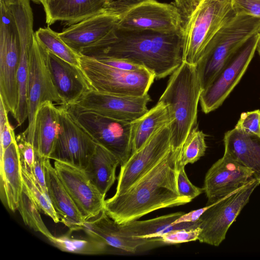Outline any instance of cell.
<instances>
[{"label":"cell","mask_w":260,"mask_h":260,"mask_svg":"<svg viewBox=\"0 0 260 260\" xmlns=\"http://www.w3.org/2000/svg\"><path fill=\"white\" fill-rule=\"evenodd\" d=\"M259 184L260 179H255L212 204L198 220L201 232L198 240L219 246L225 239L231 225L249 202L252 193Z\"/></svg>","instance_id":"cell-9"},{"label":"cell","mask_w":260,"mask_h":260,"mask_svg":"<svg viewBox=\"0 0 260 260\" xmlns=\"http://www.w3.org/2000/svg\"><path fill=\"white\" fill-rule=\"evenodd\" d=\"M17 210L27 226L35 232L41 233L49 240L53 237L43 222L39 209L23 189Z\"/></svg>","instance_id":"cell-34"},{"label":"cell","mask_w":260,"mask_h":260,"mask_svg":"<svg viewBox=\"0 0 260 260\" xmlns=\"http://www.w3.org/2000/svg\"><path fill=\"white\" fill-rule=\"evenodd\" d=\"M54 167L65 189L86 221L104 209L105 197L92 183L84 170L54 160Z\"/></svg>","instance_id":"cell-18"},{"label":"cell","mask_w":260,"mask_h":260,"mask_svg":"<svg viewBox=\"0 0 260 260\" xmlns=\"http://www.w3.org/2000/svg\"><path fill=\"white\" fill-rule=\"evenodd\" d=\"M86 235V237H74L69 231L63 235L53 236L49 241L59 250L67 252L96 255L106 253L108 251L109 245L103 241Z\"/></svg>","instance_id":"cell-30"},{"label":"cell","mask_w":260,"mask_h":260,"mask_svg":"<svg viewBox=\"0 0 260 260\" xmlns=\"http://www.w3.org/2000/svg\"><path fill=\"white\" fill-rule=\"evenodd\" d=\"M59 128V109L50 101L43 103L36 116L34 147L36 153L49 158Z\"/></svg>","instance_id":"cell-26"},{"label":"cell","mask_w":260,"mask_h":260,"mask_svg":"<svg viewBox=\"0 0 260 260\" xmlns=\"http://www.w3.org/2000/svg\"><path fill=\"white\" fill-rule=\"evenodd\" d=\"M151 99L143 96H126L99 92L91 89L76 104L81 110L91 111L117 120L132 122L145 114Z\"/></svg>","instance_id":"cell-16"},{"label":"cell","mask_w":260,"mask_h":260,"mask_svg":"<svg viewBox=\"0 0 260 260\" xmlns=\"http://www.w3.org/2000/svg\"><path fill=\"white\" fill-rule=\"evenodd\" d=\"M45 157L36 153L32 169V176L36 183L46 193L47 187L46 181L44 160ZM48 194V193H47Z\"/></svg>","instance_id":"cell-41"},{"label":"cell","mask_w":260,"mask_h":260,"mask_svg":"<svg viewBox=\"0 0 260 260\" xmlns=\"http://www.w3.org/2000/svg\"><path fill=\"white\" fill-rule=\"evenodd\" d=\"M237 15L260 18V0H231Z\"/></svg>","instance_id":"cell-40"},{"label":"cell","mask_w":260,"mask_h":260,"mask_svg":"<svg viewBox=\"0 0 260 260\" xmlns=\"http://www.w3.org/2000/svg\"><path fill=\"white\" fill-rule=\"evenodd\" d=\"M177 189L180 196L191 201L204 192V188L197 187L191 183L186 175L184 167H180L179 169Z\"/></svg>","instance_id":"cell-39"},{"label":"cell","mask_w":260,"mask_h":260,"mask_svg":"<svg viewBox=\"0 0 260 260\" xmlns=\"http://www.w3.org/2000/svg\"><path fill=\"white\" fill-rule=\"evenodd\" d=\"M201 229L198 226L190 229L171 231L161 235L159 239L164 244H176L198 240Z\"/></svg>","instance_id":"cell-36"},{"label":"cell","mask_w":260,"mask_h":260,"mask_svg":"<svg viewBox=\"0 0 260 260\" xmlns=\"http://www.w3.org/2000/svg\"><path fill=\"white\" fill-rule=\"evenodd\" d=\"M236 16L231 0H200L184 19L182 61L196 66L217 32Z\"/></svg>","instance_id":"cell-4"},{"label":"cell","mask_w":260,"mask_h":260,"mask_svg":"<svg viewBox=\"0 0 260 260\" xmlns=\"http://www.w3.org/2000/svg\"><path fill=\"white\" fill-rule=\"evenodd\" d=\"M44 167L48 196L60 222L70 231L81 230L86 221L58 178L50 159L45 157Z\"/></svg>","instance_id":"cell-23"},{"label":"cell","mask_w":260,"mask_h":260,"mask_svg":"<svg viewBox=\"0 0 260 260\" xmlns=\"http://www.w3.org/2000/svg\"><path fill=\"white\" fill-rule=\"evenodd\" d=\"M170 123L167 106L158 102L145 114L132 122V153L138 151L156 131Z\"/></svg>","instance_id":"cell-29"},{"label":"cell","mask_w":260,"mask_h":260,"mask_svg":"<svg viewBox=\"0 0 260 260\" xmlns=\"http://www.w3.org/2000/svg\"><path fill=\"white\" fill-rule=\"evenodd\" d=\"M58 108L59 132L49 158L85 170L97 144L77 122L67 105Z\"/></svg>","instance_id":"cell-14"},{"label":"cell","mask_w":260,"mask_h":260,"mask_svg":"<svg viewBox=\"0 0 260 260\" xmlns=\"http://www.w3.org/2000/svg\"><path fill=\"white\" fill-rule=\"evenodd\" d=\"M96 60L105 64L121 70L134 71L145 68L142 66L124 59L106 58Z\"/></svg>","instance_id":"cell-42"},{"label":"cell","mask_w":260,"mask_h":260,"mask_svg":"<svg viewBox=\"0 0 260 260\" xmlns=\"http://www.w3.org/2000/svg\"><path fill=\"white\" fill-rule=\"evenodd\" d=\"M109 0H45L46 23L61 22L69 26L104 10Z\"/></svg>","instance_id":"cell-24"},{"label":"cell","mask_w":260,"mask_h":260,"mask_svg":"<svg viewBox=\"0 0 260 260\" xmlns=\"http://www.w3.org/2000/svg\"><path fill=\"white\" fill-rule=\"evenodd\" d=\"M80 63L92 89L101 92L143 96L148 93L155 78L146 68L134 71L121 70L81 55Z\"/></svg>","instance_id":"cell-6"},{"label":"cell","mask_w":260,"mask_h":260,"mask_svg":"<svg viewBox=\"0 0 260 260\" xmlns=\"http://www.w3.org/2000/svg\"><path fill=\"white\" fill-rule=\"evenodd\" d=\"M181 147H171L157 164L128 189L105 200L104 210L107 214L117 223L124 224L157 209L189 203L191 200L180 196L177 189Z\"/></svg>","instance_id":"cell-2"},{"label":"cell","mask_w":260,"mask_h":260,"mask_svg":"<svg viewBox=\"0 0 260 260\" xmlns=\"http://www.w3.org/2000/svg\"><path fill=\"white\" fill-rule=\"evenodd\" d=\"M120 161L103 146L96 144L95 149L84 170L92 183L106 197L116 180V170Z\"/></svg>","instance_id":"cell-28"},{"label":"cell","mask_w":260,"mask_h":260,"mask_svg":"<svg viewBox=\"0 0 260 260\" xmlns=\"http://www.w3.org/2000/svg\"><path fill=\"white\" fill-rule=\"evenodd\" d=\"M257 34L249 38L231 55L209 85L202 91L200 103L204 113L208 114L220 107L239 82L256 50Z\"/></svg>","instance_id":"cell-11"},{"label":"cell","mask_w":260,"mask_h":260,"mask_svg":"<svg viewBox=\"0 0 260 260\" xmlns=\"http://www.w3.org/2000/svg\"><path fill=\"white\" fill-rule=\"evenodd\" d=\"M223 142L224 154L251 169L260 179V136L234 128L225 133Z\"/></svg>","instance_id":"cell-25"},{"label":"cell","mask_w":260,"mask_h":260,"mask_svg":"<svg viewBox=\"0 0 260 260\" xmlns=\"http://www.w3.org/2000/svg\"><path fill=\"white\" fill-rule=\"evenodd\" d=\"M11 11L18 35L20 58L17 79L18 100L13 116L19 126L28 118L27 85L30 50L35 39L34 16L29 0H9Z\"/></svg>","instance_id":"cell-13"},{"label":"cell","mask_w":260,"mask_h":260,"mask_svg":"<svg viewBox=\"0 0 260 260\" xmlns=\"http://www.w3.org/2000/svg\"><path fill=\"white\" fill-rule=\"evenodd\" d=\"M202 91L196 66L182 61L171 74L158 101L168 108L172 147H181L197 125L198 106Z\"/></svg>","instance_id":"cell-3"},{"label":"cell","mask_w":260,"mask_h":260,"mask_svg":"<svg viewBox=\"0 0 260 260\" xmlns=\"http://www.w3.org/2000/svg\"><path fill=\"white\" fill-rule=\"evenodd\" d=\"M170 124L156 131L121 165L115 194H119L139 180L171 149Z\"/></svg>","instance_id":"cell-15"},{"label":"cell","mask_w":260,"mask_h":260,"mask_svg":"<svg viewBox=\"0 0 260 260\" xmlns=\"http://www.w3.org/2000/svg\"><path fill=\"white\" fill-rule=\"evenodd\" d=\"M81 230L109 246L127 252L136 253L146 246L163 244L158 238H143L125 235L119 224L111 218L104 209L97 216L85 221Z\"/></svg>","instance_id":"cell-20"},{"label":"cell","mask_w":260,"mask_h":260,"mask_svg":"<svg viewBox=\"0 0 260 260\" xmlns=\"http://www.w3.org/2000/svg\"><path fill=\"white\" fill-rule=\"evenodd\" d=\"M259 31L260 18L237 15L217 32L196 65L203 90L231 55Z\"/></svg>","instance_id":"cell-5"},{"label":"cell","mask_w":260,"mask_h":260,"mask_svg":"<svg viewBox=\"0 0 260 260\" xmlns=\"http://www.w3.org/2000/svg\"><path fill=\"white\" fill-rule=\"evenodd\" d=\"M0 98L14 116L18 105L17 74L20 43L14 19L7 3L0 2Z\"/></svg>","instance_id":"cell-7"},{"label":"cell","mask_w":260,"mask_h":260,"mask_svg":"<svg viewBox=\"0 0 260 260\" xmlns=\"http://www.w3.org/2000/svg\"><path fill=\"white\" fill-rule=\"evenodd\" d=\"M77 122L96 144L103 146L123 164L132 152V122L108 118L67 105Z\"/></svg>","instance_id":"cell-8"},{"label":"cell","mask_w":260,"mask_h":260,"mask_svg":"<svg viewBox=\"0 0 260 260\" xmlns=\"http://www.w3.org/2000/svg\"><path fill=\"white\" fill-rule=\"evenodd\" d=\"M183 22L181 12L174 3L142 0L121 15L118 27L127 30L172 34L181 33Z\"/></svg>","instance_id":"cell-12"},{"label":"cell","mask_w":260,"mask_h":260,"mask_svg":"<svg viewBox=\"0 0 260 260\" xmlns=\"http://www.w3.org/2000/svg\"><path fill=\"white\" fill-rule=\"evenodd\" d=\"M23 189L34 202L39 211L50 217L54 222L59 219L48 196L36 183L32 174L22 167Z\"/></svg>","instance_id":"cell-32"},{"label":"cell","mask_w":260,"mask_h":260,"mask_svg":"<svg viewBox=\"0 0 260 260\" xmlns=\"http://www.w3.org/2000/svg\"><path fill=\"white\" fill-rule=\"evenodd\" d=\"M48 58L52 78L62 105L76 104L85 93L92 89L80 68L49 51Z\"/></svg>","instance_id":"cell-21"},{"label":"cell","mask_w":260,"mask_h":260,"mask_svg":"<svg viewBox=\"0 0 260 260\" xmlns=\"http://www.w3.org/2000/svg\"><path fill=\"white\" fill-rule=\"evenodd\" d=\"M8 113L3 100L0 98V156L16 140L14 129L9 121Z\"/></svg>","instance_id":"cell-35"},{"label":"cell","mask_w":260,"mask_h":260,"mask_svg":"<svg viewBox=\"0 0 260 260\" xmlns=\"http://www.w3.org/2000/svg\"><path fill=\"white\" fill-rule=\"evenodd\" d=\"M191 10L198 4L200 0H188Z\"/></svg>","instance_id":"cell-45"},{"label":"cell","mask_w":260,"mask_h":260,"mask_svg":"<svg viewBox=\"0 0 260 260\" xmlns=\"http://www.w3.org/2000/svg\"><path fill=\"white\" fill-rule=\"evenodd\" d=\"M22 167L32 175V169L36 156L34 145L26 139L23 133L16 137Z\"/></svg>","instance_id":"cell-37"},{"label":"cell","mask_w":260,"mask_h":260,"mask_svg":"<svg viewBox=\"0 0 260 260\" xmlns=\"http://www.w3.org/2000/svg\"><path fill=\"white\" fill-rule=\"evenodd\" d=\"M79 54L95 59L126 60L146 68L159 79L171 74L182 62L181 33L127 30L117 26Z\"/></svg>","instance_id":"cell-1"},{"label":"cell","mask_w":260,"mask_h":260,"mask_svg":"<svg viewBox=\"0 0 260 260\" xmlns=\"http://www.w3.org/2000/svg\"><path fill=\"white\" fill-rule=\"evenodd\" d=\"M257 34H258V42H257V47H256V50H257L259 55L260 56V31L258 32Z\"/></svg>","instance_id":"cell-46"},{"label":"cell","mask_w":260,"mask_h":260,"mask_svg":"<svg viewBox=\"0 0 260 260\" xmlns=\"http://www.w3.org/2000/svg\"><path fill=\"white\" fill-rule=\"evenodd\" d=\"M35 35L38 42L48 51L81 68L80 55L71 48L50 26L39 28Z\"/></svg>","instance_id":"cell-31"},{"label":"cell","mask_w":260,"mask_h":260,"mask_svg":"<svg viewBox=\"0 0 260 260\" xmlns=\"http://www.w3.org/2000/svg\"><path fill=\"white\" fill-rule=\"evenodd\" d=\"M46 101L62 105L49 69L48 51L35 37L30 52L27 85L28 124L23 132L27 141L33 145L36 113L40 106Z\"/></svg>","instance_id":"cell-10"},{"label":"cell","mask_w":260,"mask_h":260,"mask_svg":"<svg viewBox=\"0 0 260 260\" xmlns=\"http://www.w3.org/2000/svg\"><path fill=\"white\" fill-rule=\"evenodd\" d=\"M174 3L180 9L183 18H185L191 12V8L188 0H173Z\"/></svg>","instance_id":"cell-44"},{"label":"cell","mask_w":260,"mask_h":260,"mask_svg":"<svg viewBox=\"0 0 260 260\" xmlns=\"http://www.w3.org/2000/svg\"><path fill=\"white\" fill-rule=\"evenodd\" d=\"M0 176L1 201L14 212L23 191L22 165L16 140L0 156Z\"/></svg>","instance_id":"cell-22"},{"label":"cell","mask_w":260,"mask_h":260,"mask_svg":"<svg viewBox=\"0 0 260 260\" xmlns=\"http://www.w3.org/2000/svg\"><path fill=\"white\" fill-rule=\"evenodd\" d=\"M121 15L105 8L102 11L69 26L58 35L77 53L99 41L117 27Z\"/></svg>","instance_id":"cell-19"},{"label":"cell","mask_w":260,"mask_h":260,"mask_svg":"<svg viewBox=\"0 0 260 260\" xmlns=\"http://www.w3.org/2000/svg\"><path fill=\"white\" fill-rule=\"evenodd\" d=\"M206 205L205 207L195 210L191 211L187 213H184L177 218L174 222V224L184 222H195L199 220L201 215L207 210L211 206Z\"/></svg>","instance_id":"cell-43"},{"label":"cell","mask_w":260,"mask_h":260,"mask_svg":"<svg viewBox=\"0 0 260 260\" xmlns=\"http://www.w3.org/2000/svg\"><path fill=\"white\" fill-rule=\"evenodd\" d=\"M178 212L146 220H133L119 224L125 235L143 238H158L161 235L175 230L190 229L199 226V221L174 224V221L184 214Z\"/></svg>","instance_id":"cell-27"},{"label":"cell","mask_w":260,"mask_h":260,"mask_svg":"<svg viewBox=\"0 0 260 260\" xmlns=\"http://www.w3.org/2000/svg\"><path fill=\"white\" fill-rule=\"evenodd\" d=\"M255 179L251 169L224 154L206 174L203 188L208 199L206 205L215 203Z\"/></svg>","instance_id":"cell-17"},{"label":"cell","mask_w":260,"mask_h":260,"mask_svg":"<svg viewBox=\"0 0 260 260\" xmlns=\"http://www.w3.org/2000/svg\"><path fill=\"white\" fill-rule=\"evenodd\" d=\"M235 128L247 134L260 136V110L242 113Z\"/></svg>","instance_id":"cell-38"},{"label":"cell","mask_w":260,"mask_h":260,"mask_svg":"<svg viewBox=\"0 0 260 260\" xmlns=\"http://www.w3.org/2000/svg\"><path fill=\"white\" fill-rule=\"evenodd\" d=\"M206 135L194 127L183 143L178 159V167H184L188 164H193L204 155L207 145Z\"/></svg>","instance_id":"cell-33"},{"label":"cell","mask_w":260,"mask_h":260,"mask_svg":"<svg viewBox=\"0 0 260 260\" xmlns=\"http://www.w3.org/2000/svg\"><path fill=\"white\" fill-rule=\"evenodd\" d=\"M32 1L34 3L38 4H42L43 2L45 1V0H30Z\"/></svg>","instance_id":"cell-47"}]
</instances>
